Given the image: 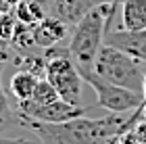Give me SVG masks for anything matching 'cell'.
I'll return each instance as SVG.
<instances>
[{
    "instance_id": "1",
    "label": "cell",
    "mask_w": 146,
    "mask_h": 144,
    "mask_svg": "<svg viewBox=\"0 0 146 144\" xmlns=\"http://www.w3.org/2000/svg\"><path fill=\"white\" fill-rule=\"evenodd\" d=\"M142 119V107L131 115L109 113L100 119L75 117L63 123L23 121L25 127L34 129L42 144H115L123 132H127Z\"/></svg>"
},
{
    "instance_id": "2",
    "label": "cell",
    "mask_w": 146,
    "mask_h": 144,
    "mask_svg": "<svg viewBox=\"0 0 146 144\" xmlns=\"http://www.w3.org/2000/svg\"><path fill=\"white\" fill-rule=\"evenodd\" d=\"M113 17L115 13H113L111 2H104L90 9L73 27L69 52L82 75L94 71V61L100 48L104 46V36L111 31Z\"/></svg>"
},
{
    "instance_id": "3",
    "label": "cell",
    "mask_w": 146,
    "mask_h": 144,
    "mask_svg": "<svg viewBox=\"0 0 146 144\" xmlns=\"http://www.w3.org/2000/svg\"><path fill=\"white\" fill-rule=\"evenodd\" d=\"M94 73L100 80L115 84V86L142 92L144 90V67L138 58L129 56L127 52L119 50L115 46L104 44L94 61Z\"/></svg>"
},
{
    "instance_id": "4",
    "label": "cell",
    "mask_w": 146,
    "mask_h": 144,
    "mask_svg": "<svg viewBox=\"0 0 146 144\" xmlns=\"http://www.w3.org/2000/svg\"><path fill=\"white\" fill-rule=\"evenodd\" d=\"M46 61V80H48L58 96L71 104H82V86L84 77L79 73L75 61H73L69 48H44Z\"/></svg>"
},
{
    "instance_id": "5",
    "label": "cell",
    "mask_w": 146,
    "mask_h": 144,
    "mask_svg": "<svg viewBox=\"0 0 146 144\" xmlns=\"http://www.w3.org/2000/svg\"><path fill=\"white\" fill-rule=\"evenodd\" d=\"M84 82L90 84V88L96 92L98 98V107L107 109L109 113H134L136 109H140L144 104V96L142 92H134V90L115 86L100 80L94 71L84 73Z\"/></svg>"
},
{
    "instance_id": "6",
    "label": "cell",
    "mask_w": 146,
    "mask_h": 144,
    "mask_svg": "<svg viewBox=\"0 0 146 144\" xmlns=\"http://www.w3.org/2000/svg\"><path fill=\"white\" fill-rule=\"evenodd\" d=\"M88 109L82 104H71L63 98L44 104V107H29V109H19L21 121H40V123H63L75 117H84Z\"/></svg>"
},
{
    "instance_id": "7",
    "label": "cell",
    "mask_w": 146,
    "mask_h": 144,
    "mask_svg": "<svg viewBox=\"0 0 146 144\" xmlns=\"http://www.w3.org/2000/svg\"><path fill=\"white\" fill-rule=\"evenodd\" d=\"M104 44L127 52L129 56L138 58L140 63H146V29H140V31H127V29L109 31L104 36Z\"/></svg>"
},
{
    "instance_id": "8",
    "label": "cell",
    "mask_w": 146,
    "mask_h": 144,
    "mask_svg": "<svg viewBox=\"0 0 146 144\" xmlns=\"http://www.w3.org/2000/svg\"><path fill=\"white\" fill-rule=\"evenodd\" d=\"M69 34V23H65L63 19H58L54 15H46L34 27V46L38 48H52L58 42H63Z\"/></svg>"
},
{
    "instance_id": "9",
    "label": "cell",
    "mask_w": 146,
    "mask_h": 144,
    "mask_svg": "<svg viewBox=\"0 0 146 144\" xmlns=\"http://www.w3.org/2000/svg\"><path fill=\"white\" fill-rule=\"evenodd\" d=\"M104 2H115V0H54L50 15L63 19L69 25H75L90 9H94L98 4H104Z\"/></svg>"
},
{
    "instance_id": "10",
    "label": "cell",
    "mask_w": 146,
    "mask_h": 144,
    "mask_svg": "<svg viewBox=\"0 0 146 144\" xmlns=\"http://www.w3.org/2000/svg\"><path fill=\"white\" fill-rule=\"evenodd\" d=\"M9 58V50L2 48L0 50V136H4L9 129H13L15 125H23L21 115H19V109L15 111L9 102V96H6L4 88H2V71H4V63Z\"/></svg>"
},
{
    "instance_id": "11",
    "label": "cell",
    "mask_w": 146,
    "mask_h": 144,
    "mask_svg": "<svg viewBox=\"0 0 146 144\" xmlns=\"http://www.w3.org/2000/svg\"><path fill=\"white\" fill-rule=\"evenodd\" d=\"M121 29H146V0H123L121 4Z\"/></svg>"
},
{
    "instance_id": "12",
    "label": "cell",
    "mask_w": 146,
    "mask_h": 144,
    "mask_svg": "<svg viewBox=\"0 0 146 144\" xmlns=\"http://www.w3.org/2000/svg\"><path fill=\"white\" fill-rule=\"evenodd\" d=\"M38 82H40L38 75L29 73V71H25V69H19L17 73L11 77V84H9L11 94L17 98V102H25V100L31 98V94H34V90L38 86Z\"/></svg>"
},
{
    "instance_id": "13",
    "label": "cell",
    "mask_w": 146,
    "mask_h": 144,
    "mask_svg": "<svg viewBox=\"0 0 146 144\" xmlns=\"http://www.w3.org/2000/svg\"><path fill=\"white\" fill-rule=\"evenodd\" d=\"M58 92L54 90V86L46 80V77H42V80L38 82V86L34 90V94H31L29 100H25V102H17L19 107L17 109H29V107H44V104H50V102H54L58 100Z\"/></svg>"
},
{
    "instance_id": "14",
    "label": "cell",
    "mask_w": 146,
    "mask_h": 144,
    "mask_svg": "<svg viewBox=\"0 0 146 144\" xmlns=\"http://www.w3.org/2000/svg\"><path fill=\"white\" fill-rule=\"evenodd\" d=\"M13 11H15L13 15L17 17V21L23 23V25H29V27H36V25L48 15L38 2H34V0H21Z\"/></svg>"
},
{
    "instance_id": "15",
    "label": "cell",
    "mask_w": 146,
    "mask_h": 144,
    "mask_svg": "<svg viewBox=\"0 0 146 144\" xmlns=\"http://www.w3.org/2000/svg\"><path fill=\"white\" fill-rule=\"evenodd\" d=\"M17 63H19V69L29 71V73L38 75L40 80H42V77H46V61H44V54L25 52V54H21V58H19Z\"/></svg>"
},
{
    "instance_id": "16",
    "label": "cell",
    "mask_w": 146,
    "mask_h": 144,
    "mask_svg": "<svg viewBox=\"0 0 146 144\" xmlns=\"http://www.w3.org/2000/svg\"><path fill=\"white\" fill-rule=\"evenodd\" d=\"M17 17L9 13V15H2L0 17V40L4 44L13 40V36H15V29H17Z\"/></svg>"
},
{
    "instance_id": "17",
    "label": "cell",
    "mask_w": 146,
    "mask_h": 144,
    "mask_svg": "<svg viewBox=\"0 0 146 144\" xmlns=\"http://www.w3.org/2000/svg\"><path fill=\"white\" fill-rule=\"evenodd\" d=\"M115 144H142L140 142V138H138V134L134 132V127L131 129H127V132H123L119 138L115 140Z\"/></svg>"
},
{
    "instance_id": "18",
    "label": "cell",
    "mask_w": 146,
    "mask_h": 144,
    "mask_svg": "<svg viewBox=\"0 0 146 144\" xmlns=\"http://www.w3.org/2000/svg\"><path fill=\"white\" fill-rule=\"evenodd\" d=\"M134 132L138 134V138H140V142L142 144H146V119H140L134 125Z\"/></svg>"
},
{
    "instance_id": "19",
    "label": "cell",
    "mask_w": 146,
    "mask_h": 144,
    "mask_svg": "<svg viewBox=\"0 0 146 144\" xmlns=\"http://www.w3.org/2000/svg\"><path fill=\"white\" fill-rule=\"evenodd\" d=\"M0 144H31V142L21 138H11V136H0Z\"/></svg>"
},
{
    "instance_id": "20",
    "label": "cell",
    "mask_w": 146,
    "mask_h": 144,
    "mask_svg": "<svg viewBox=\"0 0 146 144\" xmlns=\"http://www.w3.org/2000/svg\"><path fill=\"white\" fill-rule=\"evenodd\" d=\"M9 13H13V4L9 2V0H0V17L9 15Z\"/></svg>"
},
{
    "instance_id": "21",
    "label": "cell",
    "mask_w": 146,
    "mask_h": 144,
    "mask_svg": "<svg viewBox=\"0 0 146 144\" xmlns=\"http://www.w3.org/2000/svg\"><path fill=\"white\" fill-rule=\"evenodd\" d=\"M34 2H38L42 9L46 11V13H50V9H52V4H54V0H34Z\"/></svg>"
},
{
    "instance_id": "22",
    "label": "cell",
    "mask_w": 146,
    "mask_h": 144,
    "mask_svg": "<svg viewBox=\"0 0 146 144\" xmlns=\"http://www.w3.org/2000/svg\"><path fill=\"white\" fill-rule=\"evenodd\" d=\"M142 96H144V102H146V73H144V90H142Z\"/></svg>"
},
{
    "instance_id": "23",
    "label": "cell",
    "mask_w": 146,
    "mask_h": 144,
    "mask_svg": "<svg viewBox=\"0 0 146 144\" xmlns=\"http://www.w3.org/2000/svg\"><path fill=\"white\" fill-rule=\"evenodd\" d=\"M142 119H146V102L142 104Z\"/></svg>"
},
{
    "instance_id": "24",
    "label": "cell",
    "mask_w": 146,
    "mask_h": 144,
    "mask_svg": "<svg viewBox=\"0 0 146 144\" xmlns=\"http://www.w3.org/2000/svg\"><path fill=\"white\" fill-rule=\"evenodd\" d=\"M9 2H11V4H13V9H15V6H17V4H19V2H21V0H9Z\"/></svg>"
}]
</instances>
